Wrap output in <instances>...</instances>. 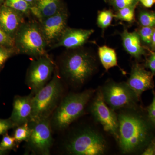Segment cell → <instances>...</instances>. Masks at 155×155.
<instances>
[{"label": "cell", "instance_id": "obj_26", "mask_svg": "<svg viewBox=\"0 0 155 155\" xmlns=\"http://www.w3.org/2000/svg\"><path fill=\"white\" fill-rule=\"evenodd\" d=\"M155 29L154 27L143 26L140 30L139 34L141 40L147 44H151Z\"/></svg>", "mask_w": 155, "mask_h": 155}, {"label": "cell", "instance_id": "obj_30", "mask_svg": "<svg viewBox=\"0 0 155 155\" xmlns=\"http://www.w3.org/2000/svg\"><path fill=\"white\" fill-rule=\"evenodd\" d=\"M148 112L150 119L155 123V95L153 98L152 102L148 108Z\"/></svg>", "mask_w": 155, "mask_h": 155}, {"label": "cell", "instance_id": "obj_22", "mask_svg": "<svg viewBox=\"0 0 155 155\" xmlns=\"http://www.w3.org/2000/svg\"><path fill=\"white\" fill-rule=\"evenodd\" d=\"M114 15L110 10L101 11L98 15L97 24L103 30L107 28L111 25Z\"/></svg>", "mask_w": 155, "mask_h": 155}, {"label": "cell", "instance_id": "obj_27", "mask_svg": "<svg viewBox=\"0 0 155 155\" xmlns=\"http://www.w3.org/2000/svg\"><path fill=\"white\" fill-rule=\"evenodd\" d=\"M0 45L7 47H15L14 39L8 35L0 26Z\"/></svg>", "mask_w": 155, "mask_h": 155}, {"label": "cell", "instance_id": "obj_32", "mask_svg": "<svg viewBox=\"0 0 155 155\" xmlns=\"http://www.w3.org/2000/svg\"><path fill=\"white\" fill-rule=\"evenodd\" d=\"M139 2L147 8H151L155 3V0H139Z\"/></svg>", "mask_w": 155, "mask_h": 155}, {"label": "cell", "instance_id": "obj_5", "mask_svg": "<svg viewBox=\"0 0 155 155\" xmlns=\"http://www.w3.org/2000/svg\"><path fill=\"white\" fill-rule=\"evenodd\" d=\"M14 40L19 53L35 58L48 55L46 51L47 44L39 22H24L17 31Z\"/></svg>", "mask_w": 155, "mask_h": 155}, {"label": "cell", "instance_id": "obj_37", "mask_svg": "<svg viewBox=\"0 0 155 155\" xmlns=\"http://www.w3.org/2000/svg\"><path fill=\"white\" fill-rule=\"evenodd\" d=\"M3 0H0V5H1V4H2V2Z\"/></svg>", "mask_w": 155, "mask_h": 155}, {"label": "cell", "instance_id": "obj_29", "mask_svg": "<svg viewBox=\"0 0 155 155\" xmlns=\"http://www.w3.org/2000/svg\"><path fill=\"white\" fill-rule=\"evenodd\" d=\"M16 126L11 119H0V135L6 133L8 130Z\"/></svg>", "mask_w": 155, "mask_h": 155}, {"label": "cell", "instance_id": "obj_11", "mask_svg": "<svg viewBox=\"0 0 155 155\" xmlns=\"http://www.w3.org/2000/svg\"><path fill=\"white\" fill-rule=\"evenodd\" d=\"M68 16L64 8L55 15L39 22L48 45H52L55 43L67 28Z\"/></svg>", "mask_w": 155, "mask_h": 155}, {"label": "cell", "instance_id": "obj_36", "mask_svg": "<svg viewBox=\"0 0 155 155\" xmlns=\"http://www.w3.org/2000/svg\"><path fill=\"white\" fill-rule=\"evenodd\" d=\"M5 150H2V149L0 148V155L3 154L5 153Z\"/></svg>", "mask_w": 155, "mask_h": 155}, {"label": "cell", "instance_id": "obj_15", "mask_svg": "<svg viewBox=\"0 0 155 155\" xmlns=\"http://www.w3.org/2000/svg\"><path fill=\"white\" fill-rule=\"evenodd\" d=\"M33 95L17 96L14 98L11 120L16 126L30 121L32 114V98Z\"/></svg>", "mask_w": 155, "mask_h": 155}, {"label": "cell", "instance_id": "obj_1", "mask_svg": "<svg viewBox=\"0 0 155 155\" xmlns=\"http://www.w3.org/2000/svg\"><path fill=\"white\" fill-rule=\"evenodd\" d=\"M61 68L62 74L67 79L72 83L80 85L94 72L95 59L85 50H74L64 56Z\"/></svg>", "mask_w": 155, "mask_h": 155}, {"label": "cell", "instance_id": "obj_24", "mask_svg": "<svg viewBox=\"0 0 155 155\" xmlns=\"http://www.w3.org/2000/svg\"><path fill=\"white\" fill-rule=\"evenodd\" d=\"M115 10L118 11L125 7L137 6L139 0H108Z\"/></svg>", "mask_w": 155, "mask_h": 155}, {"label": "cell", "instance_id": "obj_28", "mask_svg": "<svg viewBox=\"0 0 155 155\" xmlns=\"http://www.w3.org/2000/svg\"><path fill=\"white\" fill-rule=\"evenodd\" d=\"M16 142L14 137H12L8 134H6L3 137L0 143V148L5 151L7 150L11 149L14 147Z\"/></svg>", "mask_w": 155, "mask_h": 155}, {"label": "cell", "instance_id": "obj_38", "mask_svg": "<svg viewBox=\"0 0 155 155\" xmlns=\"http://www.w3.org/2000/svg\"><path fill=\"white\" fill-rule=\"evenodd\" d=\"M104 1H105L106 2V1H107V0H104Z\"/></svg>", "mask_w": 155, "mask_h": 155}, {"label": "cell", "instance_id": "obj_3", "mask_svg": "<svg viewBox=\"0 0 155 155\" xmlns=\"http://www.w3.org/2000/svg\"><path fill=\"white\" fill-rule=\"evenodd\" d=\"M119 143L123 152L137 149L146 141L148 129L140 117L131 114H121L119 119Z\"/></svg>", "mask_w": 155, "mask_h": 155}, {"label": "cell", "instance_id": "obj_10", "mask_svg": "<svg viewBox=\"0 0 155 155\" xmlns=\"http://www.w3.org/2000/svg\"><path fill=\"white\" fill-rule=\"evenodd\" d=\"M101 91L105 101L113 110L131 105L136 97L125 83L108 84Z\"/></svg>", "mask_w": 155, "mask_h": 155}, {"label": "cell", "instance_id": "obj_33", "mask_svg": "<svg viewBox=\"0 0 155 155\" xmlns=\"http://www.w3.org/2000/svg\"><path fill=\"white\" fill-rule=\"evenodd\" d=\"M143 155H155V145H151L145 150Z\"/></svg>", "mask_w": 155, "mask_h": 155}, {"label": "cell", "instance_id": "obj_20", "mask_svg": "<svg viewBox=\"0 0 155 155\" xmlns=\"http://www.w3.org/2000/svg\"><path fill=\"white\" fill-rule=\"evenodd\" d=\"M31 129L28 122L24 123L16 128L14 131V137L17 143H20L22 142H27L30 137Z\"/></svg>", "mask_w": 155, "mask_h": 155}, {"label": "cell", "instance_id": "obj_25", "mask_svg": "<svg viewBox=\"0 0 155 155\" xmlns=\"http://www.w3.org/2000/svg\"><path fill=\"white\" fill-rule=\"evenodd\" d=\"M16 49L14 47H7L0 45V67H2L14 53H19L17 50H15Z\"/></svg>", "mask_w": 155, "mask_h": 155}, {"label": "cell", "instance_id": "obj_19", "mask_svg": "<svg viewBox=\"0 0 155 155\" xmlns=\"http://www.w3.org/2000/svg\"><path fill=\"white\" fill-rule=\"evenodd\" d=\"M5 5L25 16L31 13V6L25 0H5Z\"/></svg>", "mask_w": 155, "mask_h": 155}, {"label": "cell", "instance_id": "obj_16", "mask_svg": "<svg viewBox=\"0 0 155 155\" xmlns=\"http://www.w3.org/2000/svg\"><path fill=\"white\" fill-rule=\"evenodd\" d=\"M65 8L61 0H37L31 7V13L39 22L57 14Z\"/></svg>", "mask_w": 155, "mask_h": 155}, {"label": "cell", "instance_id": "obj_31", "mask_svg": "<svg viewBox=\"0 0 155 155\" xmlns=\"http://www.w3.org/2000/svg\"><path fill=\"white\" fill-rule=\"evenodd\" d=\"M147 66L153 74L155 73V52L153 53L148 60Z\"/></svg>", "mask_w": 155, "mask_h": 155}, {"label": "cell", "instance_id": "obj_21", "mask_svg": "<svg viewBox=\"0 0 155 155\" xmlns=\"http://www.w3.org/2000/svg\"><path fill=\"white\" fill-rule=\"evenodd\" d=\"M136 7V6H130L120 9L114 17L116 19L131 23L134 20Z\"/></svg>", "mask_w": 155, "mask_h": 155}, {"label": "cell", "instance_id": "obj_18", "mask_svg": "<svg viewBox=\"0 0 155 155\" xmlns=\"http://www.w3.org/2000/svg\"><path fill=\"white\" fill-rule=\"evenodd\" d=\"M98 56L100 61L106 70L118 66L117 55L115 50L111 48L103 46L98 48Z\"/></svg>", "mask_w": 155, "mask_h": 155}, {"label": "cell", "instance_id": "obj_14", "mask_svg": "<svg viewBox=\"0 0 155 155\" xmlns=\"http://www.w3.org/2000/svg\"><path fill=\"white\" fill-rule=\"evenodd\" d=\"M22 13L9 8L5 5L0 6V26L13 38L19 28L25 22Z\"/></svg>", "mask_w": 155, "mask_h": 155}, {"label": "cell", "instance_id": "obj_39", "mask_svg": "<svg viewBox=\"0 0 155 155\" xmlns=\"http://www.w3.org/2000/svg\"></svg>", "mask_w": 155, "mask_h": 155}, {"label": "cell", "instance_id": "obj_8", "mask_svg": "<svg viewBox=\"0 0 155 155\" xmlns=\"http://www.w3.org/2000/svg\"><path fill=\"white\" fill-rule=\"evenodd\" d=\"M55 65L48 55L36 58L31 63L26 74L27 85L34 95L48 83L54 71Z\"/></svg>", "mask_w": 155, "mask_h": 155}, {"label": "cell", "instance_id": "obj_23", "mask_svg": "<svg viewBox=\"0 0 155 155\" xmlns=\"http://www.w3.org/2000/svg\"><path fill=\"white\" fill-rule=\"evenodd\" d=\"M139 21L143 26L154 27L155 26V13L141 11L139 15Z\"/></svg>", "mask_w": 155, "mask_h": 155}, {"label": "cell", "instance_id": "obj_4", "mask_svg": "<svg viewBox=\"0 0 155 155\" xmlns=\"http://www.w3.org/2000/svg\"><path fill=\"white\" fill-rule=\"evenodd\" d=\"M62 89L60 78L54 72L51 80L33 95L32 114L30 121L49 118L58 107Z\"/></svg>", "mask_w": 155, "mask_h": 155}, {"label": "cell", "instance_id": "obj_2", "mask_svg": "<svg viewBox=\"0 0 155 155\" xmlns=\"http://www.w3.org/2000/svg\"><path fill=\"white\" fill-rule=\"evenodd\" d=\"M93 93L88 90L65 97L53 113L51 126L57 130L68 127L83 114Z\"/></svg>", "mask_w": 155, "mask_h": 155}, {"label": "cell", "instance_id": "obj_17", "mask_svg": "<svg viewBox=\"0 0 155 155\" xmlns=\"http://www.w3.org/2000/svg\"><path fill=\"white\" fill-rule=\"evenodd\" d=\"M122 44L125 51L130 55L139 58L144 54V50L140 43L139 34L128 32L125 30L121 34Z\"/></svg>", "mask_w": 155, "mask_h": 155}, {"label": "cell", "instance_id": "obj_6", "mask_svg": "<svg viewBox=\"0 0 155 155\" xmlns=\"http://www.w3.org/2000/svg\"><path fill=\"white\" fill-rule=\"evenodd\" d=\"M69 154L77 155H99L106 150L105 141L102 137L90 129L80 131L74 135L66 146Z\"/></svg>", "mask_w": 155, "mask_h": 155}, {"label": "cell", "instance_id": "obj_9", "mask_svg": "<svg viewBox=\"0 0 155 155\" xmlns=\"http://www.w3.org/2000/svg\"><path fill=\"white\" fill-rule=\"evenodd\" d=\"M91 111L104 130L119 140V120L113 110L108 107L104 100L101 91L98 92L91 105Z\"/></svg>", "mask_w": 155, "mask_h": 155}, {"label": "cell", "instance_id": "obj_13", "mask_svg": "<svg viewBox=\"0 0 155 155\" xmlns=\"http://www.w3.org/2000/svg\"><path fill=\"white\" fill-rule=\"evenodd\" d=\"M127 84L136 97H138L153 85V74L136 64L132 68Z\"/></svg>", "mask_w": 155, "mask_h": 155}, {"label": "cell", "instance_id": "obj_7", "mask_svg": "<svg viewBox=\"0 0 155 155\" xmlns=\"http://www.w3.org/2000/svg\"><path fill=\"white\" fill-rule=\"evenodd\" d=\"M31 133L28 141L31 150L37 154L48 155L53 144L51 124L49 118L28 122Z\"/></svg>", "mask_w": 155, "mask_h": 155}, {"label": "cell", "instance_id": "obj_12", "mask_svg": "<svg viewBox=\"0 0 155 155\" xmlns=\"http://www.w3.org/2000/svg\"><path fill=\"white\" fill-rule=\"evenodd\" d=\"M94 32V30L93 29L67 27L59 39L52 45V48L63 47L68 49H75L80 48L86 43Z\"/></svg>", "mask_w": 155, "mask_h": 155}, {"label": "cell", "instance_id": "obj_35", "mask_svg": "<svg viewBox=\"0 0 155 155\" xmlns=\"http://www.w3.org/2000/svg\"><path fill=\"white\" fill-rule=\"evenodd\" d=\"M27 3H28L29 5L31 6V7L34 5L37 0H25Z\"/></svg>", "mask_w": 155, "mask_h": 155}, {"label": "cell", "instance_id": "obj_34", "mask_svg": "<svg viewBox=\"0 0 155 155\" xmlns=\"http://www.w3.org/2000/svg\"><path fill=\"white\" fill-rule=\"evenodd\" d=\"M151 46L155 50V29L153 34L152 39Z\"/></svg>", "mask_w": 155, "mask_h": 155}]
</instances>
